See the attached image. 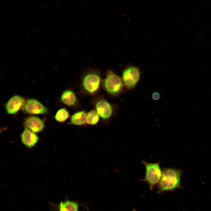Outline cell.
<instances>
[{"label":"cell","instance_id":"6da1fadb","mask_svg":"<svg viewBox=\"0 0 211 211\" xmlns=\"http://www.w3.org/2000/svg\"><path fill=\"white\" fill-rule=\"evenodd\" d=\"M182 173V171L179 169L164 168L162 170V176L158 183L157 193L182 188L180 181Z\"/></svg>","mask_w":211,"mask_h":211},{"label":"cell","instance_id":"7a4b0ae2","mask_svg":"<svg viewBox=\"0 0 211 211\" xmlns=\"http://www.w3.org/2000/svg\"><path fill=\"white\" fill-rule=\"evenodd\" d=\"M145 168V174L142 181L147 182L152 190L155 186L159 183L162 175V170L160 166V162L154 163L142 161Z\"/></svg>","mask_w":211,"mask_h":211},{"label":"cell","instance_id":"3957f363","mask_svg":"<svg viewBox=\"0 0 211 211\" xmlns=\"http://www.w3.org/2000/svg\"><path fill=\"white\" fill-rule=\"evenodd\" d=\"M103 85L106 91L113 95L119 94L123 88V83L120 77L111 71L107 73L104 81Z\"/></svg>","mask_w":211,"mask_h":211},{"label":"cell","instance_id":"277c9868","mask_svg":"<svg viewBox=\"0 0 211 211\" xmlns=\"http://www.w3.org/2000/svg\"><path fill=\"white\" fill-rule=\"evenodd\" d=\"M140 76L139 70L135 66H131L125 69L122 73V79L125 86L129 89H133L138 83Z\"/></svg>","mask_w":211,"mask_h":211},{"label":"cell","instance_id":"5b68a950","mask_svg":"<svg viewBox=\"0 0 211 211\" xmlns=\"http://www.w3.org/2000/svg\"><path fill=\"white\" fill-rule=\"evenodd\" d=\"M22 109L25 113L32 114H44L48 112V110L46 107L34 99L27 100Z\"/></svg>","mask_w":211,"mask_h":211},{"label":"cell","instance_id":"8992f818","mask_svg":"<svg viewBox=\"0 0 211 211\" xmlns=\"http://www.w3.org/2000/svg\"><path fill=\"white\" fill-rule=\"evenodd\" d=\"M101 79L96 73H89L86 75L82 81V85L84 89L90 94L96 92L99 88Z\"/></svg>","mask_w":211,"mask_h":211},{"label":"cell","instance_id":"52a82bcc","mask_svg":"<svg viewBox=\"0 0 211 211\" xmlns=\"http://www.w3.org/2000/svg\"><path fill=\"white\" fill-rule=\"evenodd\" d=\"M25 102L24 98L18 95L12 97L6 104L5 107L6 112L9 114L16 113Z\"/></svg>","mask_w":211,"mask_h":211},{"label":"cell","instance_id":"ba28073f","mask_svg":"<svg viewBox=\"0 0 211 211\" xmlns=\"http://www.w3.org/2000/svg\"><path fill=\"white\" fill-rule=\"evenodd\" d=\"M24 124L26 128L34 133L42 131L45 127L44 122L40 118L35 116L27 118Z\"/></svg>","mask_w":211,"mask_h":211},{"label":"cell","instance_id":"9c48e42d","mask_svg":"<svg viewBox=\"0 0 211 211\" xmlns=\"http://www.w3.org/2000/svg\"><path fill=\"white\" fill-rule=\"evenodd\" d=\"M96 108L98 115L104 120L108 119L112 114L111 106L104 100H100L98 102L96 105Z\"/></svg>","mask_w":211,"mask_h":211},{"label":"cell","instance_id":"30bf717a","mask_svg":"<svg viewBox=\"0 0 211 211\" xmlns=\"http://www.w3.org/2000/svg\"><path fill=\"white\" fill-rule=\"evenodd\" d=\"M21 137L22 143L29 148L34 147L39 140V138L36 134L26 128L22 132Z\"/></svg>","mask_w":211,"mask_h":211},{"label":"cell","instance_id":"8fae6325","mask_svg":"<svg viewBox=\"0 0 211 211\" xmlns=\"http://www.w3.org/2000/svg\"><path fill=\"white\" fill-rule=\"evenodd\" d=\"M87 114L84 111H80L74 114L70 119L69 124L81 126L84 125L86 122Z\"/></svg>","mask_w":211,"mask_h":211},{"label":"cell","instance_id":"7c38bea8","mask_svg":"<svg viewBox=\"0 0 211 211\" xmlns=\"http://www.w3.org/2000/svg\"><path fill=\"white\" fill-rule=\"evenodd\" d=\"M62 102L64 104L69 106H74L76 101V98L73 91L67 90L62 93L61 96Z\"/></svg>","mask_w":211,"mask_h":211},{"label":"cell","instance_id":"4fadbf2b","mask_svg":"<svg viewBox=\"0 0 211 211\" xmlns=\"http://www.w3.org/2000/svg\"><path fill=\"white\" fill-rule=\"evenodd\" d=\"M58 206L59 211H78L79 204L76 202L66 200L61 202Z\"/></svg>","mask_w":211,"mask_h":211},{"label":"cell","instance_id":"5bb4252c","mask_svg":"<svg viewBox=\"0 0 211 211\" xmlns=\"http://www.w3.org/2000/svg\"><path fill=\"white\" fill-rule=\"evenodd\" d=\"M69 115L68 110L65 108H62L59 110L55 116V120L59 122H63L69 117Z\"/></svg>","mask_w":211,"mask_h":211},{"label":"cell","instance_id":"9a60e30c","mask_svg":"<svg viewBox=\"0 0 211 211\" xmlns=\"http://www.w3.org/2000/svg\"><path fill=\"white\" fill-rule=\"evenodd\" d=\"M99 119V115L96 111L92 110L87 114L86 123L90 125H95L98 122Z\"/></svg>","mask_w":211,"mask_h":211},{"label":"cell","instance_id":"2e32d148","mask_svg":"<svg viewBox=\"0 0 211 211\" xmlns=\"http://www.w3.org/2000/svg\"><path fill=\"white\" fill-rule=\"evenodd\" d=\"M152 97L154 100L156 101L160 98V95L158 92H154L152 94Z\"/></svg>","mask_w":211,"mask_h":211},{"label":"cell","instance_id":"e0dca14e","mask_svg":"<svg viewBox=\"0 0 211 211\" xmlns=\"http://www.w3.org/2000/svg\"><path fill=\"white\" fill-rule=\"evenodd\" d=\"M132 211H136L135 209H134Z\"/></svg>","mask_w":211,"mask_h":211}]
</instances>
